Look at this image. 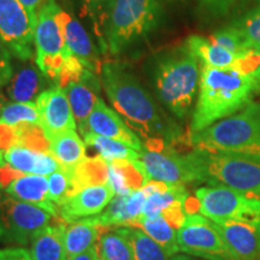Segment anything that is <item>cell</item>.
<instances>
[{"mask_svg":"<svg viewBox=\"0 0 260 260\" xmlns=\"http://www.w3.org/2000/svg\"><path fill=\"white\" fill-rule=\"evenodd\" d=\"M195 149L200 154L205 182L260 198V159L228 152Z\"/></svg>","mask_w":260,"mask_h":260,"instance_id":"7","label":"cell"},{"mask_svg":"<svg viewBox=\"0 0 260 260\" xmlns=\"http://www.w3.org/2000/svg\"><path fill=\"white\" fill-rule=\"evenodd\" d=\"M75 193L86 187L109 182V162L99 155L86 158L81 164L70 171Z\"/></svg>","mask_w":260,"mask_h":260,"instance_id":"31","label":"cell"},{"mask_svg":"<svg viewBox=\"0 0 260 260\" xmlns=\"http://www.w3.org/2000/svg\"><path fill=\"white\" fill-rule=\"evenodd\" d=\"M65 230L67 223L61 220L41 230L30 242L31 260H67Z\"/></svg>","mask_w":260,"mask_h":260,"instance_id":"24","label":"cell"},{"mask_svg":"<svg viewBox=\"0 0 260 260\" xmlns=\"http://www.w3.org/2000/svg\"><path fill=\"white\" fill-rule=\"evenodd\" d=\"M60 6L56 0H47L40 9L34 30L35 61L41 73L56 86L64 65L73 56L65 45L58 12Z\"/></svg>","mask_w":260,"mask_h":260,"instance_id":"8","label":"cell"},{"mask_svg":"<svg viewBox=\"0 0 260 260\" xmlns=\"http://www.w3.org/2000/svg\"><path fill=\"white\" fill-rule=\"evenodd\" d=\"M135 165L149 181L168 184H187L205 182L200 154L197 149L182 154L168 142L159 139L144 140Z\"/></svg>","mask_w":260,"mask_h":260,"instance_id":"6","label":"cell"},{"mask_svg":"<svg viewBox=\"0 0 260 260\" xmlns=\"http://www.w3.org/2000/svg\"><path fill=\"white\" fill-rule=\"evenodd\" d=\"M188 142L193 148L260 159V103L251 102L239 112L189 134Z\"/></svg>","mask_w":260,"mask_h":260,"instance_id":"4","label":"cell"},{"mask_svg":"<svg viewBox=\"0 0 260 260\" xmlns=\"http://www.w3.org/2000/svg\"><path fill=\"white\" fill-rule=\"evenodd\" d=\"M50 153L68 171H74L87 158L86 144L76 130H69L50 141Z\"/></svg>","mask_w":260,"mask_h":260,"instance_id":"26","label":"cell"},{"mask_svg":"<svg viewBox=\"0 0 260 260\" xmlns=\"http://www.w3.org/2000/svg\"><path fill=\"white\" fill-rule=\"evenodd\" d=\"M180 252L207 260H239L228 248L216 224L203 214H187L177 230Z\"/></svg>","mask_w":260,"mask_h":260,"instance_id":"11","label":"cell"},{"mask_svg":"<svg viewBox=\"0 0 260 260\" xmlns=\"http://www.w3.org/2000/svg\"><path fill=\"white\" fill-rule=\"evenodd\" d=\"M239 2L240 0H199V4L210 14L220 16L229 12L230 9Z\"/></svg>","mask_w":260,"mask_h":260,"instance_id":"40","label":"cell"},{"mask_svg":"<svg viewBox=\"0 0 260 260\" xmlns=\"http://www.w3.org/2000/svg\"><path fill=\"white\" fill-rule=\"evenodd\" d=\"M46 77L38 65L29 63L14 73L8 84V95L11 102L35 103L34 98L44 92Z\"/></svg>","mask_w":260,"mask_h":260,"instance_id":"25","label":"cell"},{"mask_svg":"<svg viewBox=\"0 0 260 260\" xmlns=\"http://www.w3.org/2000/svg\"><path fill=\"white\" fill-rule=\"evenodd\" d=\"M2 152L10 167L23 175H39L47 177L60 168L50 152L35 151L22 146H15L8 151Z\"/></svg>","mask_w":260,"mask_h":260,"instance_id":"23","label":"cell"},{"mask_svg":"<svg viewBox=\"0 0 260 260\" xmlns=\"http://www.w3.org/2000/svg\"><path fill=\"white\" fill-rule=\"evenodd\" d=\"M83 138L84 144L95 149L98 155L105 159L107 162L116 160L135 161L139 159V152L117 140L95 134H86Z\"/></svg>","mask_w":260,"mask_h":260,"instance_id":"32","label":"cell"},{"mask_svg":"<svg viewBox=\"0 0 260 260\" xmlns=\"http://www.w3.org/2000/svg\"><path fill=\"white\" fill-rule=\"evenodd\" d=\"M53 219L57 218L47 211L0 191V241L30 245L41 230L53 224Z\"/></svg>","mask_w":260,"mask_h":260,"instance_id":"9","label":"cell"},{"mask_svg":"<svg viewBox=\"0 0 260 260\" xmlns=\"http://www.w3.org/2000/svg\"><path fill=\"white\" fill-rule=\"evenodd\" d=\"M251 74L252 76L254 77L256 83H258L260 89V50L256 51V63L254 65V68H253V70L251 71Z\"/></svg>","mask_w":260,"mask_h":260,"instance_id":"45","label":"cell"},{"mask_svg":"<svg viewBox=\"0 0 260 260\" xmlns=\"http://www.w3.org/2000/svg\"><path fill=\"white\" fill-rule=\"evenodd\" d=\"M258 92L259 86L251 71L203 67L190 134L239 112Z\"/></svg>","mask_w":260,"mask_h":260,"instance_id":"2","label":"cell"},{"mask_svg":"<svg viewBox=\"0 0 260 260\" xmlns=\"http://www.w3.org/2000/svg\"><path fill=\"white\" fill-rule=\"evenodd\" d=\"M19 141V129L0 124V151H8L15 147Z\"/></svg>","mask_w":260,"mask_h":260,"instance_id":"41","label":"cell"},{"mask_svg":"<svg viewBox=\"0 0 260 260\" xmlns=\"http://www.w3.org/2000/svg\"><path fill=\"white\" fill-rule=\"evenodd\" d=\"M168 2H183V0H168Z\"/></svg>","mask_w":260,"mask_h":260,"instance_id":"48","label":"cell"},{"mask_svg":"<svg viewBox=\"0 0 260 260\" xmlns=\"http://www.w3.org/2000/svg\"><path fill=\"white\" fill-rule=\"evenodd\" d=\"M184 46L189 50L200 61L203 67L213 69H246V63L254 58H243L232 53L225 48L218 46L210 38L200 35H190L184 42ZM248 71V70H247Z\"/></svg>","mask_w":260,"mask_h":260,"instance_id":"21","label":"cell"},{"mask_svg":"<svg viewBox=\"0 0 260 260\" xmlns=\"http://www.w3.org/2000/svg\"><path fill=\"white\" fill-rule=\"evenodd\" d=\"M19 2L22 3V5L24 6L25 10L28 11L29 16H30L32 27H34V30H35L39 11H40V9L44 6V4L47 2V0H19Z\"/></svg>","mask_w":260,"mask_h":260,"instance_id":"43","label":"cell"},{"mask_svg":"<svg viewBox=\"0 0 260 260\" xmlns=\"http://www.w3.org/2000/svg\"><path fill=\"white\" fill-rule=\"evenodd\" d=\"M0 260H31L30 253L19 247H10L0 251Z\"/></svg>","mask_w":260,"mask_h":260,"instance_id":"42","label":"cell"},{"mask_svg":"<svg viewBox=\"0 0 260 260\" xmlns=\"http://www.w3.org/2000/svg\"><path fill=\"white\" fill-rule=\"evenodd\" d=\"M12 76H14L12 54L0 39V89L8 86Z\"/></svg>","mask_w":260,"mask_h":260,"instance_id":"39","label":"cell"},{"mask_svg":"<svg viewBox=\"0 0 260 260\" xmlns=\"http://www.w3.org/2000/svg\"><path fill=\"white\" fill-rule=\"evenodd\" d=\"M146 200L144 187L125 195H115L105 211L90 219L100 228H134L142 217Z\"/></svg>","mask_w":260,"mask_h":260,"instance_id":"18","label":"cell"},{"mask_svg":"<svg viewBox=\"0 0 260 260\" xmlns=\"http://www.w3.org/2000/svg\"><path fill=\"white\" fill-rule=\"evenodd\" d=\"M103 228L88 218H82L70 223L65 230V251L67 260L82 254L96 245Z\"/></svg>","mask_w":260,"mask_h":260,"instance_id":"27","label":"cell"},{"mask_svg":"<svg viewBox=\"0 0 260 260\" xmlns=\"http://www.w3.org/2000/svg\"><path fill=\"white\" fill-rule=\"evenodd\" d=\"M69 260H99V255H98V251H96V246H94L93 248L88 249L87 252L82 253V254L74 256Z\"/></svg>","mask_w":260,"mask_h":260,"instance_id":"44","label":"cell"},{"mask_svg":"<svg viewBox=\"0 0 260 260\" xmlns=\"http://www.w3.org/2000/svg\"><path fill=\"white\" fill-rule=\"evenodd\" d=\"M162 12L161 0H115L104 31V52L116 56L145 40L158 29Z\"/></svg>","mask_w":260,"mask_h":260,"instance_id":"5","label":"cell"},{"mask_svg":"<svg viewBox=\"0 0 260 260\" xmlns=\"http://www.w3.org/2000/svg\"><path fill=\"white\" fill-rule=\"evenodd\" d=\"M115 191L109 182L86 187L67 198L58 206V216L65 223L98 216L109 206L115 197Z\"/></svg>","mask_w":260,"mask_h":260,"instance_id":"16","label":"cell"},{"mask_svg":"<svg viewBox=\"0 0 260 260\" xmlns=\"http://www.w3.org/2000/svg\"><path fill=\"white\" fill-rule=\"evenodd\" d=\"M6 193L14 199L34 205L50 212L59 219L58 206L48 197V178L39 175H22L6 188ZM60 220V219H59Z\"/></svg>","mask_w":260,"mask_h":260,"instance_id":"22","label":"cell"},{"mask_svg":"<svg viewBox=\"0 0 260 260\" xmlns=\"http://www.w3.org/2000/svg\"><path fill=\"white\" fill-rule=\"evenodd\" d=\"M102 87L100 75L87 69L79 81L71 82L63 88L73 109L79 130L83 128L94 107L96 106L98 100L100 99Z\"/></svg>","mask_w":260,"mask_h":260,"instance_id":"20","label":"cell"},{"mask_svg":"<svg viewBox=\"0 0 260 260\" xmlns=\"http://www.w3.org/2000/svg\"><path fill=\"white\" fill-rule=\"evenodd\" d=\"M40 126L48 141L69 130H76L77 123L64 89L52 86L37 98Z\"/></svg>","mask_w":260,"mask_h":260,"instance_id":"14","label":"cell"},{"mask_svg":"<svg viewBox=\"0 0 260 260\" xmlns=\"http://www.w3.org/2000/svg\"><path fill=\"white\" fill-rule=\"evenodd\" d=\"M230 27L235 29L248 51L260 50V5L242 18L233 22Z\"/></svg>","mask_w":260,"mask_h":260,"instance_id":"36","label":"cell"},{"mask_svg":"<svg viewBox=\"0 0 260 260\" xmlns=\"http://www.w3.org/2000/svg\"><path fill=\"white\" fill-rule=\"evenodd\" d=\"M170 260H207V259H203V258H197V256L193 255H188V254H175L174 256H171Z\"/></svg>","mask_w":260,"mask_h":260,"instance_id":"46","label":"cell"},{"mask_svg":"<svg viewBox=\"0 0 260 260\" xmlns=\"http://www.w3.org/2000/svg\"><path fill=\"white\" fill-rule=\"evenodd\" d=\"M135 260H170V256L153 239L138 228H126Z\"/></svg>","mask_w":260,"mask_h":260,"instance_id":"35","label":"cell"},{"mask_svg":"<svg viewBox=\"0 0 260 260\" xmlns=\"http://www.w3.org/2000/svg\"><path fill=\"white\" fill-rule=\"evenodd\" d=\"M95 246L99 260H135L126 228H103Z\"/></svg>","mask_w":260,"mask_h":260,"instance_id":"28","label":"cell"},{"mask_svg":"<svg viewBox=\"0 0 260 260\" xmlns=\"http://www.w3.org/2000/svg\"><path fill=\"white\" fill-rule=\"evenodd\" d=\"M79 5L81 17L86 18L92 24L100 47L105 51L104 46V31L115 0H75Z\"/></svg>","mask_w":260,"mask_h":260,"instance_id":"33","label":"cell"},{"mask_svg":"<svg viewBox=\"0 0 260 260\" xmlns=\"http://www.w3.org/2000/svg\"><path fill=\"white\" fill-rule=\"evenodd\" d=\"M0 124L14 128L40 125V116L35 103H6L0 110Z\"/></svg>","mask_w":260,"mask_h":260,"instance_id":"34","label":"cell"},{"mask_svg":"<svg viewBox=\"0 0 260 260\" xmlns=\"http://www.w3.org/2000/svg\"><path fill=\"white\" fill-rule=\"evenodd\" d=\"M109 184L116 195H125L147 184V180L134 161L109 162Z\"/></svg>","mask_w":260,"mask_h":260,"instance_id":"29","label":"cell"},{"mask_svg":"<svg viewBox=\"0 0 260 260\" xmlns=\"http://www.w3.org/2000/svg\"><path fill=\"white\" fill-rule=\"evenodd\" d=\"M228 248L239 260L260 259V219L214 223Z\"/></svg>","mask_w":260,"mask_h":260,"instance_id":"17","label":"cell"},{"mask_svg":"<svg viewBox=\"0 0 260 260\" xmlns=\"http://www.w3.org/2000/svg\"><path fill=\"white\" fill-rule=\"evenodd\" d=\"M158 99L177 119L184 121L199 93L200 61L184 46L158 56L153 65Z\"/></svg>","mask_w":260,"mask_h":260,"instance_id":"3","label":"cell"},{"mask_svg":"<svg viewBox=\"0 0 260 260\" xmlns=\"http://www.w3.org/2000/svg\"><path fill=\"white\" fill-rule=\"evenodd\" d=\"M80 133L81 135L95 134L117 140L128 145L136 152L141 151L144 146V141L139 138L138 134L126 124L118 112L106 105L102 98L98 100L96 106L94 107Z\"/></svg>","mask_w":260,"mask_h":260,"instance_id":"15","label":"cell"},{"mask_svg":"<svg viewBox=\"0 0 260 260\" xmlns=\"http://www.w3.org/2000/svg\"><path fill=\"white\" fill-rule=\"evenodd\" d=\"M103 88L115 110L136 134L174 146L183 136L181 126L162 111L136 77L132 67L117 60L103 63Z\"/></svg>","mask_w":260,"mask_h":260,"instance_id":"1","label":"cell"},{"mask_svg":"<svg viewBox=\"0 0 260 260\" xmlns=\"http://www.w3.org/2000/svg\"><path fill=\"white\" fill-rule=\"evenodd\" d=\"M58 21L63 31L65 45L70 53L77 58L84 68L100 75L103 63L100 60L99 52L79 19L60 8L58 12Z\"/></svg>","mask_w":260,"mask_h":260,"instance_id":"19","label":"cell"},{"mask_svg":"<svg viewBox=\"0 0 260 260\" xmlns=\"http://www.w3.org/2000/svg\"><path fill=\"white\" fill-rule=\"evenodd\" d=\"M0 39L16 59L29 61L34 57V27L19 0H0Z\"/></svg>","mask_w":260,"mask_h":260,"instance_id":"12","label":"cell"},{"mask_svg":"<svg viewBox=\"0 0 260 260\" xmlns=\"http://www.w3.org/2000/svg\"><path fill=\"white\" fill-rule=\"evenodd\" d=\"M144 188L147 191V200L141 218L162 216L177 230L180 229L186 220L187 212L184 205L189 198L184 184H168L149 181Z\"/></svg>","mask_w":260,"mask_h":260,"instance_id":"13","label":"cell"},{"mask_svg":"<svg viewBox=\"0 0 260 260\" xmlns=\"http://www.w3.org/2000/svg\"><path fill=\"white\" fill-rule=\"evenodd\" d=\"M199 212L213 223L260 219V198L247 195L220 184L195 190Z\"/></svg>","mask_w":260,"mask_h":260,"instance_id":"10","label":"cell"},{"mask_svg":"<svg viewBox=\"0 0 260 260\" xmlns=\"http://www.w3.org/2000/svg\"><path fill=\"white\" fill-rule=\"evenodd\" d=\"M134 228L141 229L151 239H153L159 246L164 248L170 258L180 252L177 242V229L165 217L157 216L153 218H141Z\"/></svg>","mask_w":260,"mask_h":260,"instance_id":"30","label":"cell"},{"mask_svg":"<svg viewBox=\"0 0 260 260\" xmlns=\"http://www.w3.org/2000/svg\"><path fill=\"white\" fill-rule=\"evenodd\" d=\"M48 178V197L51 201L57 206L63 203L67 198L75 194L73 178L70 171L59 168L53 174H51Z\"/></svg>","mask_w":260,"mask_h":260,"instance_id":"37","label":"cell"},{"mask_svg":"<svg viewBox=\"0 0 260 260\" xmlns=\"http://www.w3.org/2000/svg\"><path fill=\"white\" fill-rule=\"evenodd\" d=\"M5 104H6V103H5V100H4V99H3V98H2V96H0V110H2V107H3V106H4V105H5Z\"/></svg>","mask_w":260,"mask_h":260,"instance_id":"47","label":"cell"},{"mask_svg":"<svg viewBox=\"0 0 260 260\" xmlns=\"http://www.w3.org/2000/svg\"><path fill=\"white\" fill-rule=\"evenodd\" d=\"M211 40H212L214 44H217L218 46L225 48L232 53L236 54V56L243 57V58H254L256 52L248 51L243 44L242 39L240 38V35L237 34L235 29L232 27H226L220 29V30H217L213 32L210 37Z\"/></svg>","mask_w":260,"mask_h":260,"instance_id":"38","label":"cell"}]
</instances>
